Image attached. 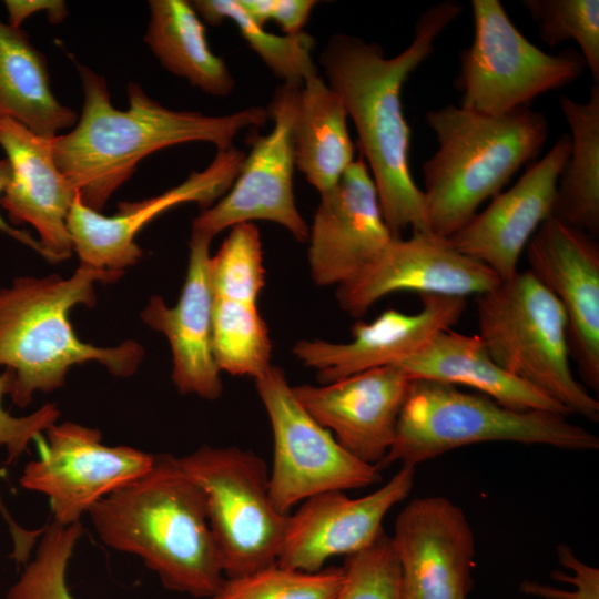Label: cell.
Segmentation results:
<instances>
[{"label":"cell","instance_id":"cell-1","mask_svg":"<svg viewBox=\"0 0 599 599\" xmlns=\"http://www.w3.org/2000/svg\"><path fill=\"white\" fill-rule=\"evenodd\" d=\"M461 11L460 3L453 0L430 6L419 16L410 44L392 58L377 43L342 33L333 35L319 55L327 84L355 125L359 155L394 237H402L408 227L412 233L430 232L424 194L409 166L410 129L403 112L402 89Z\"/></svg>","mask_w":599,"mask_h":599},{"label":"cell","instance_id":"cell-2","mask_svg":"<svg viewBox=\"0 0 599 599\" xmlns=\"http://www.w3.org/2000/svg\"><path fill=\"white\" fill-rule=\"evenodd\" d=\"M83 104L75 125L51 140L59 170L79 192L81 202L100 212L134 173L139 162L161 149L207 142L217 150L233 146L242 130L260 128L267 109L251 106L225 115H206L163 106L139 83L126 87L129 108L118 110L104 77L74 61Z\"/></svg>","mask_w":599,"mask_h":599},{"label":"cell","instance_id":"cell-3","mask_svg":"<svg viewBox=\"0 0 599 599\" xmlns=\"http://www.w3.org/2000/svg\"><path fill=\"white\" fill-rule=\"evenodd\" d=\"M110 548L140 557L162 585L210 598L225 579L205 497L170 454L98 501L88 512Z\"/></svg>","mask_w":599,"mask_h":599},{"label":"cell","instance_id":"cell-4","mask_svg":"<svg viewBox=\"0 0 599 599\" xmlns=\"http://www.w3.org/2000/svg\"><path fill=\"white\" fill-rule=\"evenodd\" d=\"M121 275L80 264L68 278L21 276L0 288V366L13 374L14 405L24 408L34 393L63 386L73 365L98 362L118 377L138 370L144 357L139 343L94 346L79 339L69 321L75 305L94 306L95 283Z\"/></svg>","mask_w":599,"mask_h":599},{"label":"cell","instance_id":"cell-5","mask_svg":"<svg viewBox=\"0 0 599 599\" xmlns=\"http://www.w3.org/2000/svg\"><path fill=\"white\" fill-rule=\"evenodd\" d=\"M425 120L438 148L423 164L422 191L429 231L446 238L499 194L548 136L546 116L530 106L495 116L447 104Z\"/></svg>","mask_w":599,"mask_h":599},{"label":"cell","instance_id":"cell-6","mask_svg":"<svg viewBox=\"0 0 599 599\" xmlns=\"http://www.w3.org/2000/svg\"><path fill=\"white\" fill-rule=\"evenodd\" d=\"M487 441L546 445L573 451L599 448L597 435L546 410H519L480 393L433 379H413L393 445L377 468L416 466L449 450Z\"/></svg>","mask_w":599,"mask_h":599},{"label":"cell","instance_id":"cell-7","mask_svg":"<svg viewBox=\"0 0 599 599\" xmlns=\"http://www.w3.org/2000/svg\"><path fill=\"white\" fill-rule=\"evenodd\" d=\"M476 309L477 335L501 368L569 414L599 420V402L571 370L566 312L530 271L477 295Z\"/></svg>","mask_w":599,"mask_h":599},{"label":"cell","instance_id":"cell-8","mask_svg":"<svg viewBox=\"0 0 599 599\" xmlns=\"http://www.w3.org/2000/svg\"><path fill=\"white\" fill-rule=\"evenodd\" d=\"M179 463L204 494L225 578L275 565L290 514L272 501L265 461L237 446L204 445Z\"/></svg>","mask_w":599,"mask_h":599},{"label":"cell","instance_id":"cell-9","mask_svg":"<svg viewBox=\"0 0 599 599\" xmlns=\"http://www.w3.org/2000/svg\"><path fill=\"white\" fill-rule=\"evenodd\" d=\"M474 39L454 80L459 106L502 115L577 80L586 62L571 48L549 54L516 28L499 0H473Z\"/></svg>","mask_w":599,"mask_h":599},{"label":"cell","instance_id":"cell-10","mask_svg":"<svg viewBox=\"0 0 599 599\" xmlns=\"http://www.w3.org/2000/svg\"><path fill=\"white\" fill-rule=\"evenodd\" d=\"M254 382L273 434L270 495L278 511L290 514L296 504L321 493L380 480L376 466L349 454L306 412L281 368L272 365Z\"/></svg>","mask_w":599,"mask_h":599},{"label":"cell","instance_id":"cell-11","mask_svg":"<svg viewBox=\"0 0 599 599\" xmlns=\"http://www.w3.org/2000/svg\"><path fill=\"white\" fill-rule=\"evenodd\" d=\"M301 87L283 83L276 89L267 108L272 130L254 140L229 191L193 220L191 236L212 241L236 224L270 221L285 227L295 240L307 241L309 229L293 189V126Z\"/></svg>","mask_w":599,"mask_h":599},{"label":"cell","instance_id":"cell-12","mask_svg":"<svg viewBox=\"0 0 599 599\" xmlns=\"http://www.w3.org/2000/svg\"><path fill=\"white\" fill-rule=\"evenodd\" d=\"M40 438L39 457L24 466L21 486L48 497L54 521L71 525L103 497L146 473L152 454L130 446H106L99 429L54 424Z\"/></svg>","mask_w":599,"mask_h":599},{"label":"cell","instance_id":"cell-13","mask_svg":"<svg viewBox=\"0 0 599 599\" xmlns=\"http://www.w3.org/2000/svg\"><path fill=\"white\" fill-rule=\"evenodd\" d=\"M501 280L488 266L461 253L432 232L393 237L363 271L336 287L339 307L362 317L384 296L396 292L466 298L496 287Z\"/></svg>","mask_w":599,"mask_h":599},{"label":"cell","instance_id":"cell-14","mask_svg":"<svg viewBox=\"0 0 599 599\" xmlns=\"http://www.w3.org/2000/svg\"><path fill=\"white\" fill-rule=\"evenodd\" d=\"M245 155L234 145L217 150L204 170L193 171L185 181L156 196L121 202L112 216L85 206L78 193L68 216V229L80 264L123 274L142 256L135 236L144 225L183 203L194 202L202 210L212 206L233 184Z\"/></svg>","mask_w":599,"mask_h":599},{"label":"cell","instance_id":"cell-15","mask_svg":"<svg viewBox=\"0 0 599 599\" xmlns=\"http://www.w3.org/2000/svg\"><path fill=\"white\" fill-rule=\"evenodd\" d=\"M392 546L403 599H466L475 537L464 510L441 496L410 500L397 515Z\"/></svg>","mask_w":599,"mask_h":599},{"label":"cell","instance_id":"cell-16","mask_svg":"<svg viewBox=\"0 0 599 599\" xmlns=\"http://www.w3.org/2000/svg\"><path fill=\"white\" fill-rule=\"evenodd\" d=\"M530 273L562 305L570 357L587 386L599 389V245L552 215L527 244Z\"/></svg>","mask_w":599,"mask_h":599},{"label":"cell","instance_id":"cell-17","mask_svg":"<svg viewBox=\"0 0 599 599\" xmlns=\"http://www.w3.org/2000/svg\"><path fill=\"white\" fill-rule=\"evenodd\" d=\"M414 477L415 467L402 465L389 481L367 496L353 499L333 490L307 498L290 514L276 564L317 572L329 558L367 547L383 529L387 512L409 495Z\"/></svg>","mask_w":599,"mask_h":599},{"label":"cell","instance_id":"cell-18","mask_svg":"<svg viewBox=\"0 0 599 599\" xmlns=\"http://www.w3.org/2000/svg\"><path fill=\"white\" fill-rule=\"evenodd\" d=\"M394 236L376 185L359 155L337 184L321 195L308 232V266L315 284L336 287L363 271Z\"/></svg>","mask_w":599,"mask_h":599},{"label":"cell","instance_id":"cell-19","mask_svg":"<svg viewBox=\"0 0 599 599\" xmlns=\"http://www.w3.org/2000/svg\"><path fill=\"white\" fill-rule=\"evenodd\" d=\"M412 378L396 365L319 386H292L296 399L357 459L378 466L389 451Z\"/></svg>","mask_w":599,"mask_h":599},{"label":"cell","instance_id":"cell-20","mask_svg":"<svg viewBox=\"0 0 599 599\" xmlns=\"http://www.w3.org/2000/svg\"><path fill=\"white\" fill-rule=\"evenodd\" d=\"M420 297L423 305L416 313L387 309L369 323H356L349 342L300 339L292 352L302 364L316 370L321 384L397 365L457 324L467 306L464 297L432 294Z\"/></svg>","mask_w":599,"mask_h":599},{"label":"cell","instance_id":"cell-21","mask_svg":"<svg viewBox=\"0 0 599 599\" xmlns=\"http://www.w3.org/2000/svg\"><path fill=\"white\" fill-rule=\"evenodd\" d=\"M570 148V135L562 134L509 190L494 196L484 211L455 233L453 244L488 266L501 281L516 274L522 250L552 215L558 176Z\"/></svg>","mask_w":599,"mask_h":599},{"label":"cell","instance_id":"cell-22","mask_svg":"<svg viewBox=\"0 0 599 599\" xmlns=\"http://www.w3.org/2000/svg\"><path fill=\"white\" fill-rule=\"evenodd\" d=\"M51 140L0 116V146L12 171L0 205L13 224L32 225L43 257L58 263L73 252L68 216L79 192L59 170Z\"/></svg>","mask_w":599,"mask_h":599},{"label":"cell","instance_id":"cell-23","mask_svg":"<svg viewBox=\"0 0 599 599\" xmlns=\"http://www.w3.org/2000/svg\"><path fill=\"white\" fill-rule=\"evenodd\" d=\"M210 244L211 240L191 236L186 277L176 305L169 306L161 296H152L141 318L169 341L177 392L214 400L221 397L223 384L212 351Z\"/></svg>","mask_w":599,"mask_h":599},{"label":"cell","instance_id":"cell-24","mask_svg":"<svg viewBox=\"0 0 599 599\" xmlns=\"http://www.w3.org/2000/svg\"><path fill=\"white\" fill-rule=\"evenodd\" d=\"M396 366L402 367L412 379H433L471 387L514 409L569 415L552 398L501 368L478 335H465L451 328L443 331L423 349Z\"/></svg>","mask_w":599,"mask_h":599},{"label":"cell","instance_id":"cell-25","mask_svg":"<svg viewBox=\"0 0 599 599\" xmlns=\"http://www.w3.org/2000/svg\"><path fill=\"white\" fill-rule=\"evenodd\" d=\"M0 116L53 139L79 115L53 94L47 59L21 28L0 19Z\"/></svg>","mask_w":599,"mask_h":599},{"label":"cell","instance_id":"cell-26","mask_svg":"<svg viewBox=\"0 0 599 599\" xmlns=\"http://www.w3.org/2000/svg\"><path fill=\"white\" fill-rule=\"evenodd\" d=\"M347 113L319 75L304 81L293 126L295 166L319 195L333 189L355 160Z\"/></svg>","mask_w":599,"mask_h":599},{"label":"cell","instance_id":"cell-27","mask_svg":"<svg viewBox=\"0 0 599 599\" xmlns=\"http://www.w3.org/2000/svg\"><path fill=\"white\" fill-rule=\"evenodd\" d=\"M143 41L172 74L206 94L227 97L234 79L225 61L211 50L205 27L190 1L150 0Z\"/></svg>","mask_w":599,"mask_h":599},{"label":"cell","instance_id":"cell-28","mask_svg":"<svg viewBox=\"0 0 599 599\" xmlns=\"http://www.w3.org/2000/svg\"><path fill=\"white\" fill-rule=\"evenodd\" d=\"M571 134L570 153L558 176L552 216L593 238L599 235V84L586 102L561 95Z\"/></svg>","mask_w":599,"mask_h":599},{"label":"cell","instance_id":"cell-29","mask_svg":"<svg viewBox=\"0 0 599 599\" xmlns=\"http://www.w3.org/2000/svg\"><path fill=\"white\" fill-rule=\"evenodd\" d=\"M191 6L203 22L217 26L232 21L246 44L283 83L302 85L318 74L312 51L315 39L306 32L275 34L258 26L238 0H194Z\"/></svg>","mask_w":599,"mask_h":599},{"label":"cell","instance_id":"cell-30","mask_svg":"<svg viewBox=\"0 0 599 599\" xmlns=\"http://www.w3.org/2000/svg\"><path fill=\"white\" fill-rule=\"evenodd\" d=\"M212 351L221 372L263 375L272 366V344L257 305L213 297Z\"/></svg>","mask_w":599,"mask_h":599},{"label":"cell","instance_id":"cell-31","mask_svg":"<svg viewBox=\"0 0 599 599\" xmlns=\"http://www.w3.org/2000/svg\"><path fill=\"white\" fill-rule=\"evenodd\" d=\"M209 281L214 298L257 305L265 285L260 231L253 223L230 227L219 251L209 260Z\"/></svg>","mask_w":599,"mask_h":599},{"label":"cell","instance_id":"cell-32","mask_svg":"<svg viewBox=\"0 0 599 599\" xmlns=\"http://www.w3.org/2000/svg\"><path fill=\"white\" fill-rule=\"evenodd\" d=\"M344 578V567L305 572L275 564L225 578L209 599H334Z\"/></svg>","mask_w":599,"mask_h":599},{"label":"cell","instance_id":"cell-33","mask_svg":"<svg viewBox=\"0 0 599 599\" xmlns=\"http://www.w3.org/2000/svg\"><path fill=\"white\" fill-rule=\"evenodd\" d=\"M522 6L538 24L544 43L577 42L593 84H599V1L525 0Z\"/></svg>","mask_w":599,"mask_h":599},{"label":"cell","instance_id":"cell-34","mask_svg":"<svg viewBox=\"0 0 599 599\" xmlns=\"http://www.w3.org/2000/svg\"><path fill=\"white\" fill-rule=\"evenodd\" d=\"M81 536V521L62 525L53 520L45 526L34 558L11 586L6 599H74L65 575Z\"/></svg>","mask_w":599,"mask_h":599},{"label":"cell","instance_id":"cell-35","mask_svg":"<svg viewBox=\"0 0 599 599\" xmlns=\"http://www.w3.org/2000/svg\"><path fill=\"white\" fill-rule=\"evenodd\" d=\"M343 567L344 582L334 599H403L400 567L384 528Z\"/></svg>","mask_w":599,"mask_h":599},{"label":"cell","instance_id":"cell-36","mask_svg":"<svg viewBox=\"0 0 599 599\" xmlns=\"http://www.w3.org/2000/svg\"><path fill=\"white\" fill-rule=\"evenodd\" d=\"M13 384L12 372L6 369L0 374V446L8 451L11 463L22 455L31 441L41 438V434L57 424L60 410L55 404H45L27 416H12L2 406V398L10 394Z\"/></svg>","mask_w":599,"mask_h":599},{"label":"cell","instance_id":"cell-37","mask_svg":"<svg viewBox=\"0 0 599 599\" xmlns=\"http://www.w3.org/2000/svg\"><path fill=\"white\" fill-rule=\"evenodd\" d=\"M247 14L261 27L273 20L287 35L303 32L317 1L315 0H238Z\"/></svg>","mask_w":599,"mask_h":599},{"label":"cell","instance_id":"cell-38","mask_svg":"<svg viewBox=\"0 0 599 599\" xmlns=\"http://www.w3.org/2000/svg\"><path fill=\"white\" fill-rule=\"evenodd\" d=\"M558 559L562 566L572 570L570 577L562 571H555L557 580L571 582L575 586V599H599V570L580 561L570 547L560 544L557 548Z\"/></svg>","mask_w":599,"mask_h":599},{"label":"cell","instance_id":"cell-39","mask_svg":"<svg viewBox=\"0 0 599 599\" xmlns=\"http://www.w3.org/2000/svg\"><path fill=\"white\" fill-rule=\"evenodd\" d=\"M8 23L21 28L22 22L35 12L44 11L52 23L62 22L68 16V6L61 0H6Z\"/></svg>","mask_w":599,"mask_h":599},{"label":"cell","instance_id":"cell-40","mask_svg":"<svg viewBox=\"0 0 599 599\" xmlns=\"http://www.w3.org/2000/svg\"><path fill=\"white\" fill-rule=\"evenodd\" d=\"M11 165L8 159H0V194L3 193L8 183L11 180ZM0 231L9 235L10 237L19 241L20 243L31 247L43 256L42 247L38 240L32 237L27 231L13 227L11 224L4 221L0 214Z\"/></svg>","mask_w":599,"mask_h":599},{"label":"cell","instance_id":"cell-41","mask_svg":"<svg viewBox=\"0 0 599 599\" xmlns=\"http://www.w3.org/2000/svg\"><path fill=\"white\" fill-rule=\"evenodd\" d=\"M0 508H1V510H3V506L1 505V502H0Z\"/></svg>","mask_w":599,"mask_h":599}]
</instances>
